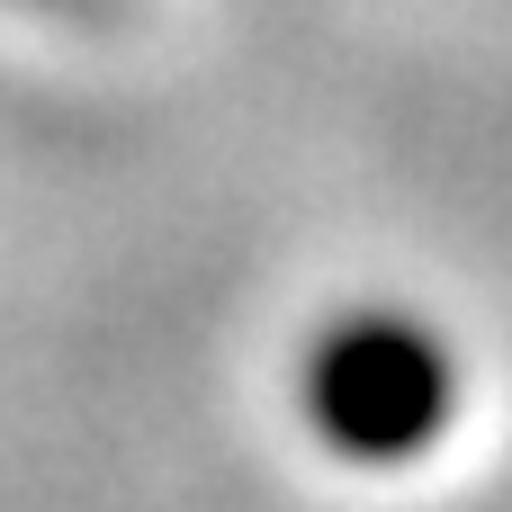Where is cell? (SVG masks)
Returning <instances> with one entry per match:
<instances>
[{
	"label": "cell",
	"instance_id": "cell-1",
	"mask_svg": "<svg viewBox=\"0 0 512 512\" xmlns=\"http://www.w3.org/2000/svg\"><path fill=\"white\" fill-rule=\"evenodd\" d=\"M324 405H333V423L360 432V441H414V432L432 423V405H441V369H432L423 342H405V333H360V342L333 351Z\"/></svg>",
	"mask_w": 512,
	"mask_h": 512
}]
</instances>
